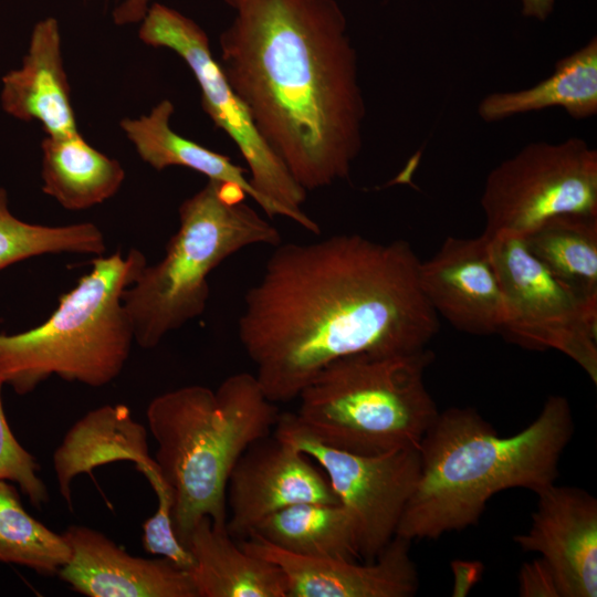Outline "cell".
Wrapping results in <instances>:
<instances>
[{
    "label": "cell",
    "instance_id": "27",
    "mask_svg": "<svg viewBox=\"0 0 597 597\" xmlns=\"http://www.w3.org/2000/svg\"><path fill=\"white\" fill-rule=\"evenodd\" d=\"M149 483L157 495V509L143 524L144 549L150 555L169 559L184 570L191 572L195 565L193 557L177 537L172 524V492L163 478H156Z\"/></svg>",
    "mask_w": 597,
    "mask_h": 597
},
{
    "label": "cell",
    "instance_id": "32",
    "mask_svg": "<svg viewBox=\"0 0 597 597\" xmlns=\"http://www.w3.org/2000/svg\"><path fill=\"white\" fill-rule=\"evenodd\" d=\"M522 14L526 18H533L545 21L553 12L555 0H520Z\"/></svg>",
    "mask_w": 597,
    "mask_h": 597
},
{
    "label": "cell",
    "instance_id": "16",
    "mask_svg": "<svg viewBox=\"0 0 597 597\" xmlns=\"http://www.w3.org/2000/svg\"><path fill=\"white\" fill-rule=\"evenodd\" d=\"M69 561L59 577L88 597H198L190 572L156 556H134L102 532L71 525L63 533Z\"/></svg>",
    "mask_w": 597,
    "mask_h": 597
},
{
    "label": "cell",
    "instance_id": "11",
    "mask_svg": "<svg viewBox=\"0 0 597 597\" xmlns=\"http://www.w3.org/2000/svg\"><path fill=\"white\" fill-rule=\"evenodd\" d=\"M274 434L314 460L352 517L360 559L373 562L396 535L415 490L418 447L381 454H358L328 447L311 434L294 413H280Z\"/></svg>",
    "mask_w": 597,
    "mask_h": 597
},
{
    "label": "cell",
    "instance_id": "30",
    "mask_svg": "<svg viewBox=\"0 0 597 597\" xmlns=\"http://www.w3.org/2000/svg\"><path fill=\"white\" fill-rule=\"evenodd\" d=\"M451 569L454 577L452 596L463 597L480 582L484 566L478 561L455 559L451 563Z\"/></svg>",
    "mask_w": 597,
    "mask_h": 597
},
{
    "label": "cell",
    "instance_id": "15",
    "mask_svg": "<svg viewBox=\"0 0 597 597\" xmlns=\"http://www.w3.org/2000/svg\"><path fill=\"white\" fill-rule=\"evenodd\" d=\"M489 241L483 233L448 237L419 269L422 292L437 315L458 331L478 336L500 334L505 313Z\"/></svg>",
    "mask_w": 597,
    "mask_h": 597
},
{
    "label": "cell",
    "instance_id": "29",
    "mask_svg": "<svg viewBox=\"0 0 597 597\" xmlns=\"http://www.w3.org/2000/svg\"><path fill=\"white\" fill-rule=\"evenodd\" d=\"M522 597H561L554 574L543 558L524 563L519 573Z\"/></svg>",
    "mask_w": 597,
    "mask_h": 597
},
{
    "label": "cell",
    "instance_id": "31",
    "mask_svg": "<svg viewBox=\"0 0 597 597\" xmlns=\"http://www.w3.org/2000/svg\"><path fill=\"white\" fill-rule=\"evenodd\" d=\"M154 0H121L113 9L112 18L117 25L140 23Z\"/></svg>",
    "mask_w": 597,
    "mask_h": 597
},
{
    "label": "cell",
    "instance_id": "18",
    "mask_svg": "<svg viewBox=\"0 0 597 597\" xmlns=\"http://www.w3.org/2000/svg\"><path fill=\"white\" fill-rule=\"evenodd\" d=\"M116 461L134 462L143 474L159 470L149 454L146 428L135 421L125 405L90 410L65 433L53 454L59 490L71 506L72 481L82 473Z\"/></svg>",
    "mask_w": 597,
    "mask_h": 597
},
{
    "label": "cell",
    "instance_id": "1",
    "mask_svg": "<svg viewBox=\"0 0 597 597\" xmlns=\"http://www.w3.org/2000/svg\"><path fill=\"white\" fill-rule=\"evenodd\" d=\"M405 240L333 234L280 243L244 296L238 336L273 402L298 397L329 363L427 348L439 318Z\"/></svg>",
    "mask_w": 597,
    "mask_h": 597
},
{
    "label": "cell",
    "instance_id": "6",
    "mask_svg": "<svg viewBox=\"0 0 597 597\" xmlns=\"http://www.w3.org/2000/svg\"><path fill=\"white\" fill-rule=\"evenodd\" d=\"M235 188L208 180L179 207V228L164 258L146 265L123 294L135 342L154 348L164 337L200 316L210 290L208 276L248 247L282 242L277 229L242 202Z\"/></svg>",
    "mask_w": 597,
    "mask_h": 597
},
{
    "label": "cell",
    "instance_id": "4",
    "mask_svg": "<svg viewBox=\"0 0 597 597\" xmlns=\"http://www.w3.org/2000/svg\"><path fill=\"white\" fill-rule=\"evenodd\" d=\"M280 413L250 373L227 377L216 390L184 386L149 402L154 460L172 492V524L184 545L203 516L226 527L231 470L252 442L271 434Z\"/></svg>",
    "mask_w": 597,
    "mask_h": 597
},
{
    "label": "cell",
    "instance_id": "26",
    "mask_svg": "<svg viewBox=\"0 0 597 597\" xmlns=\"http://www.w3.org/2000/svg\"><path fill=\"white\" fill-rule=\"evenodd\" d=\"M105 251L104 234L96 224L81 222L51 227L22 221L11 213L7 191L0 188V270L44 254L98 256Z\"/></svg>",
    "mask_w": 597,
    "mask_h": 597
},
{
    "label": "cell",
    "instance_id": "24",
    "mask_svg": "<svg viewBox=\"0 0 597 597\" xmlns=\"http://www.w3.org/2000/svg\"><path fill=\"white\" fill-rule=\"evenodd\" d=\"M530 254L580 293L597 296V216L565 213L521 237Z\"/></svg>",
    "mask_w": 597,
    "mask_h": 597
},
{
    "label": "cell",
    "instance_id": "13",
    "mask_svg": "<svg viewBox=\"0 0 597 597\" xmlns=\"http://www.w3.org/2000/svg\"><path fill=\"white\" fill-rule=\"evenodd\" d=\"M239 545L284 574L286 597H409L419 586L409 540L395 535L377 558L365 564L344 558H316L286 552L256 534Z\"/></svg>",
    "mask_w": 597,
    "mask_h": 597
},
{
    "label": "cell",
    "instance_id": "7",
    "mask_svg": "<svg viewBox=\"0 0 597 597\" xmlns=\"http://www.w3.org/2000/svg\"><path fill=\"white\" fill-rule=\"evenodd\" d=\"M429 348L356 354L325 366L300 392L297 421L322 443L381 454L418 447L439 410L425 384Z\"/></svg>",
    "mask_w": 597,
    "mask_h": 597
},
{
    "label": "cell",
    "instance_id": "12",
    "mask_svg": "<svg viewBox=\"0 0 597 597\" xmlns=\"http://www.w3.org/2000/svg\"><path fill=\"white\" fill-rule=\"evenodd\" d=\"M298 503L339 504V500L310 457L269 434L252 442L231 470L226 530L244 538L266 516Z\"/></svg>",
    "mask_w": 597,
    "mask_h": 597
},
{
    "label": "cell",
    "instance_id": "3",
    "mask_svg": "<svg viewBox=\"0 0 597 597\" xmlns=\"http://www.w3.org/2000/svg\"><path fill=\"white\" fill-rule=\"evenodd\" d=\"M574 433L567 398L547 397L523 430L500 437L470 407L438 412L419 444L420 470L396 535L437 540L479 522L488 501L514 488L537 492L558 476Z\"/></svg>",
    "mask_w": 597,
    "mask_h": 597
},
{
    "label": "cell",
    "instance_id": "17",
    "mask_svg": "<svg viewBox=\"0 0 597 597\" xmlns=\"http://www.w3.org/2000/svg\"><path fill=\"white\" fill-rule=\"evenodd\" d=\"M62 59L59 21L46 17L33 27L20 67L2 77L3 111L24 122L41 123L46 136L78 133Z\"/></svg>",
    "mask_w": 597,
    "mask_h": 597
},
{
    "label": "cell",
    "instance_id": "5",
    "mask_svg": "<svg viewBox=\"0 0 597 597\" xmlns=\"http://www.w3.org/2000/svg\"><path fill=\"white\" fill-rule=\"evenodd\" d=\"M146 265L136 249L125 256L121 251L98 255L44 323L13 335L0 333L3 384L25 395L54 375L90 387L113 381L135 341L123 294Z\"/></svg>",
    "mask_w": 597,
    "mask_h": 597
},
{
    "label": "cell",
    "instance_id": "8",
    "mask_svg": "<svg viewBox=\"0 0 597 597\" xmlns=\"http://www.w3.org/2000/svg\"><path fill=\"white\" fill-rule=\"evenodd\" d=\"M138 36L147 45L176 52L186 62L199 85L205 112L239 148L253 188L280 216L318 234L317 222L302 211L307 191L258 132L248 108L213 57L206 32L179 11L154 2L140 22Z\"/></svg>",
    "mask_w": 597,
    "mask_h": 597
},
{
    "label": "cell",
    "instance_id": "19",
    "mask_svg": "<svg viewBox=\"0 0 597 597\" xmlns=\"http://www.w3.org/2000/svg\"><path fill=\"white\" fill-rule=\"evenodd\" d=\"M186 547L198 597H286L284 574L274 563L250 554L207 516L191 528Z\"/></svg>",
    "mask_w": 597,
    "mask_h": 597
},
{
    "label": "cell",
    "instance_id": "23",
    "mask_svg": "<svg viewBox=\"0 0 597 597\" xmlns=\"http://www.w3.org/2000/svg\"><path fill=\"white\" fill-rule=\"evenodd\" d=\"M251 534L302 556L360 558L354 522L341 504H294L266 516Z\"/></svg>",
    "mask_w": 597,
    "mask_h": 597
},
{
    "label": "cell",
    "instance_id": "25",
    "mask_svg": "<svg viewBox=\"0 0 597 597\" xmlns=\"http://www.w3.org/2000/svg\"><path fill=\"white\" fill-rule=\"evenodd\" d=\"M63 536L30 515L19 492L0 479V563L15 564L42 576L57 575L69 561Z\"/></svg>",
    "mask_w": 597,
    "mask_h": 597
},
{
    "label": "cell",
    "instance_id": "28",
    "mask_svg": "<svg viewBox=\"0 0 597 597\" xmlns=\"http://www.w3.org/2000/svg\"><path fill=\"white\" fill-rule=\"evenodd\" d=\"M0 378V479L14 482L36 509L49 501L46 485L39 476L40 467L35 458L15 439L7 421L2 400Z\"/></svg>",
    "mask_w": 597,
    "mask_h": 597
},
{
    "label": "cell",
    "instance_id": "21",
    "mask_svg": "<svg viewBox=\"0 0 597 597\" xmlns=\"http://www.w3.org/2000/svg\"><path fill=\"white\" fill-rule=\"evenodd\" d=\"M559 106L574 119L597 114V38L559 59L554 72L535 85L511 92L485 95L478 115L486 123Z\"/></svg>",
    "mask_w": 597,
    "mask_h": 597
},
{
    "label": "cell",
    "instance_id": "10",
    "mask_svg": "<svg viewBox=\"0 0 597 597\" xmlns=\"http://www.w3.org/2000/svg\"><path fill=\"white\" fill-rule=\"evenodd\" d=\"M480 202L488 238L523 237L559 214L597 216V150L575 136L530 143L489 172Z\"/></svg>",
    "mask_w": 597,
    "mask_h": 597
},
{
    "label": "cell",
    "instance_id": "22",
    "mask_svg": "<svg viewBox=\"0 0 597 597\" xmlns=\"http://www.w3.org/2000/svg\"><path fill=\"white\" fill-rule=\"evenodd\" d=\"M41 149L42 190L66 210H85L106 201L125 180L121 163L95 149L80 133L46 136Z\"/></svg>",
    "mask_w": 597,
    "mask_h": 597
},
{
    "label": "cell",
    "instance_id": "14",
    "mask_svg": "<svg viewBox=\"0 0 597 597\" xmlns=\"http://www.w3.org/2000/svg\"><path fill=\"white\" fill-rule=\"evenodd\" d=\"M528 530L513 540L538 553L552 569L561 597L597 596V500L586 490H540Z\"/></svg>",
    "mask_w": 597,
    "mask_h": 597
},
{
    "label": "cell",
    "instance_id": "20",
    "mask_svg": "<svg viewBox=\"0 0 597 597\" xmlns=\"http://www.w3.org/2000/svg\"><path fill=\"white\" fill-rule=\"evenodd\" d=\"M174 105L163 100L139 117L124 118L119 126L138 156L156 170L172 166L192 169L209 180L241 190L251 197L269 218L280 216L277 210L253 188L245 178L244 169L234 165L226 155L216 153L186 137L170 127Z\"/></svg>",
    "mask_w": 597,
    "mask_h": 597
},
{
    "label": "cell",
    "instance_id": "2",
    "mask_svg": "<svg viewBox=\"0 0 597 597\" xmlns=\"http://www.w3.org/2000/svg\"><path fill=\"white\" fill-rule=\"evenodd\" d=\"M221 67L293 179H346L363 145L357 55L335 0H224Z\"/></svg>",
    "mask_w": 597,
    "mask_h": 597
},
{
    "label": "cell",
    "instance_id": "9",
    "mask_svg": "<svg viewBox=\"0 0 597 597\" xmlns=\"http://www.w3.org/2000/svg\"><path fill=\"white\" fill-rule=\"evenodd\" d=\"M503 295L501 335L532 350L569 357L597 384V296L578 292L535 260L521 237L489 238Z\"/></svg>",
    "mask_w": 597,
    "mask_h": 597
}]
</instances>
